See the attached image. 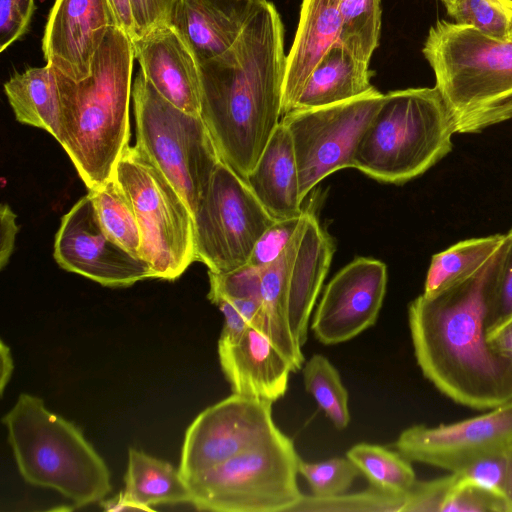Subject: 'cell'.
Masks as SVG:
<instances>
[{
	"label": "cell",
	"instance_id": "cell-1",
	"mask_svg": "<svg viewBox=\"0 0 512 512\" xmlns=\"http://www.w3.org/2000/svg\"><path fill=\"white\" fill-rule=\"evenodd\" d=\"M286 58L278 10L268 0H249L234 45L200 63V117L221 160L243 179L281 121Z\"/></svg>",
	"mask_w": 512,
	"mask_h": 512
},
{
	"label": "cell",
	"instance_id": "cell-2",
	"mask_svg": "<svg viewBox=\"0 0 512 512\" xmlns=\"http://www.w3.org/2000/svg\"><path fill=\"white\" fill-rule=\"evenodd\" d=\"M495 260L438 295H419L408 307L424 377L455 403L475 410L512 401V358L493 351L486 337L485 285Z\"/></svg>",
	"mask_w": 512,
	"mask_h": 512
},
{
	"label": "cell",
	"instance_id": "cell-3",
	"mask_svg": "<svg viewBox=\"0 0 512 512\" xmlns=\"http://www.w3.org/2000/svg\"><path fill=\"white\" fill-rule=\"evenodd\" d=\"M135 52L117 25L109 28L91 73L75 81L57 69L61 128L57 141L91 190L112 177L129 145V103Z\"/></svg>",
	"mask_w": 512,
	"mask_h": 512
},
{
	"label": "cell",
	"instance_id": "cell-4",
	"mask_svg": "<svg viewBox=\"0 0 512 512\" xmlns=\"http://www.w3.org/2000/svg\"><path fill=\"white\" fill-rule=\"evenodd\" d=\"M422 52L456 133H477L512 119V40L440 20Z\"/></svg>",
	"mask_w": 512,
	"mask_h": 512
},
{
	"label": "cell",
	"instance_id": "cell-5",
	"mask_svg": "<svg viewBox=\"0 0 512 512\" xmlns=\"http://www.w3.org/2000/svg\"><path fill=\"white\" fill-rule=\"evenodd\" d=\"M2 422L28 483L53 489L76 507L100 501L110 492L104 460L73 423L49 411L42 399L20 394Z\"/></svg>",
	"mask_w": 512,
	"mask_h": 512
},
{
	"label": "cell",
	"instance_id": "cell-6",
	"mask_svg": "<svg viewBox=\"0 0 512 512\" xmlns=\"http://www.w3.org/2000/svg\"><path fill=\"white\" fill-rule=\"evenodd\" d=\"M454 133L436 87L390 91L362 134L352 167L379 182L402 184L448 154Z\"/></svg>",
	"mask_w": 512,
	"mask_h": 512
},
{
	"label": "cell",
	"instance_id": "cell-7",
	"mask_svg": "<svg viewBox=\"0 0 512 512\" xmlns=\"http://www.w3.org/2000/svg\"><path fill=\"white\" fill-rule=\"evenodd\" d=\"M333 253L332 240L316 216L303 211L286 248L261 269L262 333L287 357L294 371L303 367L301 348Z\"/></svg>",
	"mask_w": 512,
	"mask_h": 512
},
{
	"label": "cell",
	"instance_id": "cell-8",
	"mask_svg": "<svg viewBox=\"0 0 512 512\" xmlns=\"http://www.w3.org/2000/svg\"><path fill=\"white\" fill-rule=\"evenodd\" d=\"M293 441L282 432L186 479L198 510L290 512L302 497Z\"/></svg>",
	"mask_w": 512,
	"mask_h": 512
},
{
	"label": "cell",
	"instance_id": "cell-9",
	"mask_svg": "<svg viewBox=\"0 0 512 512\" xmlns=\"http://www.w3.org/2000/svg\"><path fill=\"white\" fill-rule=\"evenodd\" d=\"M132 99L141 150L163 172L192 214L205 197L221 160L202 118L163 98L140 70Z\"/></svg>",
	"mask_w": 512,
	"mask_h": 512
},
{
	"label": "cell",
	"instance_id": "cell-10",
	"mask_svg": "<svg viewBox=\"0 0 512 512\" xmlns=\"http://www.w3.org/2000/svg\"><path fill=\"white\" fill-rule=\"evenodd\" d=\"M113 177L135 211L140 257L154 278L175 280L195 261L194 219L186 201L139 146H127Z\"/></svg>",
	"mask_w": 512,
	"mask_h": 512
},
{
	"label": "cell",
	"instance_id": "cell-11",
	"mask_svg": "<svg viewBox=\"0 0 512 512\" xmlns=\"http://www.w3.org/2000/svg\"><path fill=\"white\" fill-rule=\"evenodd\" d=\"M193 219L195 261L218 274L247 264L257 240L276 220L223 161Z\"/></svg>",
	"mask_w": 512,
	"mask_h": 512
},
{
	"label": "cell",
	"instance_id": "cell-12",
	"mask_svg": "<svg viewBox=\"0 0 512 512\" xmlns=\"http://www.w3.org/2000/svg\"><path fill=\"white\" fill-rule=\"evenodd\" d=\"M384 96L374 88L343 102L293 109L282 116L294 147L302 200L328 175L352 167L359 140Z\"/></svg>",
	"mask_w": 512,
	"mask_h": 512
},
{
	"label": "cell",
	"instance_id": "cell-13",
	"mask_svg": "<svg viewBox=\"0 0 512 512\" xmlns=\"http://www.w3.org/2000/svg\"><path fill=\"white\" fill-rule=\"evenodd\" d=\"M271 402L233 393L203 410L188 427L179 471L186 480L281 432Z\"/></svg>",
	"mask_w": 512,
	"mask_h": 512
},
{
	"label": "cell",
	"instance_id": "cell-14",
	"mask_svg": "<svg viewBox=\"0 0 512 512\" xmlns=\"http://www.w3.org/2000/svg\"><path fill=\"white\" fill-rule=\"evenodd\" d=\"M53 255L63 269L103 286L126 287L154 278L144 259L129 252L106 232L89 193L62 217Z\"/></svg>",
	"mask_w": 512,
	"mask_h": 512
},
{
	"label": "cell",
	"instance_id": "cell-15",
	"mask_svg": "<svg viewBox=\"0 0 512 512\" xmlns=\"http://www.w3.org/2000/svg\"><path fill=\"white\" fill-rule=\"evenodd\" d=\"M512 444V401L450 424L413 425L394 447L410 462L458 472Z\"/></svg>",
	"mask_w": 512,
	"mask_h": 512
},
{
	"label": "cell",
	"instance_id": "cell-16",
	"mask_svg": "<svg viewBox=\"0 0 512 512\" xmlns=\"http://www.w3.org/2000/svg\"><path fill=\"white\" fill-rule=\"evenodd\" d=\"M387 267L380 260L357 257L326 285L311 329L319 342H346L373 326L386 293Z\"/></svg>",
	"mask_w": 512,
	"mask_h": 512
},
{
	"label": "cell",
	"instance_id": "cell-17",
	"mask_svg": "<svg viewBox=\"0 0 512 512\" xmlns=\"http://www.w3.org/2000/svg\"><path fill=\"white\" fill-rule=\"evenodd\" d=\"M113 25L109 0H55L42 41L45 61L75 81L88 77Z\"/></svg>",
	"mask_w": 512,
	"mask_h": 512
},
{
	"label": "cell",
	"instance_id": "cell-18",
	"mask_svg": "<svg viewBox=\"0 0 512 512\" xmlns=\"http://www.w3.org/2000/svg\"><path fill=\"white\" fill-rule=\"evenodd\" d=\"M132 42L140 70L156 91L179 109L200 116L201 64L178 29L160 24Z\"/></svg>",
	"mask_w": 512,
	"mask_h": 512
},
{
	"label": "cell",
	"instance_id": "cell-19",
	"mask_svg": "<svg viewBox=\"0 0 512 512\" xmlns=\"http://www.w3.org/2000/svg\"><path fill=\"white\" fill-rule=\"evenodd\" d=\"M218 356L233 393L271 403L285 395L294 372L287 357L254 327L233 343L218 342Z\"/></svg>",
	"mask_w": 512,
	"mask_h": 512
},
{
	"label": "cell",
	"instance_id": "cell-20",
	"mask_svg": "<svg viewBox=\"0 0 512 512\" xmlns=\"http://www.w3.org/2000/svg\"><path fill=\"white\" fill-rule=\"evenodd\" d=\"M341 0H302L293 44L287 54L282 116L296 105L312 71L338 42Z\"/></svg>",
	"mask_w": 512,
	"mask_h": 512
},
{
	"label": "cell",
	"instance_id": "cell-21",
	"mask_svg": "<svg viewBox=\"0 0 512 512\" xmlns=\"http://www.w3.org/2000/svg\"><path fill=\"white\" fill-rule=\"evenodd\" d=\"M244 180L274 219L297 217L303 213L294 147L282 121Z\"/></svg>",
	"mask_w": 512,
	"mask_h": 512
},
{
	"label": "cell",
	"instance_id": "cell-22",
	"mask_svg": "<svg viewBox=\"0 0 512 512\" xmlns=\"http://www.w3.org/2000/svg\"><path fill=\"white\" fill-rule=\"evenodd\" d=\"M248 2L225 10L210 0H176L170 24L186 38L200 63L226 53L238 39Z\"/></svg>",
	"mask_w": 512,
	"mask_h": 512
},
{
	"label": "cell",
	"instance_id": "cell-23",
	"mask_svg": "<svg viewBox=\"0 0 512 512\" xmlns=\"http://www.w3.org/2000/svg\"><path fill=\"white\" fill-rule=\"evenodd\" d=\"M369 64L335 43L312 71L293 109L331 105L369 92L375 88Z\"/></svg>",
	"mask_w": 512,
	"mask_h": 512
},
{
	"label": "cell",
	"instance_id": "cell-24",
	"mask_svg": "<svg viewBox=\"0 0 512 512\" xmlns=\"http://www.w3.org/2000/svg\"><path fill=\"white\" fill-rule=\"evenodd\" d=\"M4 91L17 121L59 138L61 94L56 67L47 63L15 73L4 84Z\"/></svg>",
	"mask_w": 512,
	"mask_h": 512
},
{
	"label": "cell",
	"instance_id": "cell-25",
	"mask_svg": "<svg viewBox=\"0 0 512 512\" xmlns=\"http://www.w3.org/2000/svg\"><path fill=\"white\" fill-rule=\"evenodd\" d=\"M505 234L458 242L432 256L423 295L433 297L477 275L500 253Z\"/></svg>",
	"mask_w": 512,
	"mask_h": 512
},
{
	"label": "cell",
	"instance_id": "cell-26",
	"mask_svg": "<svg viewBox=\"0 0 512 512\" xmlns=\"http://www.w3.org/2000/svg\"><path fill=\"white\" fill-rule=\"evenodd\" d=\"M124 481L126 495L149 508L191 500L188 484L179 469L135 448L129 449Z\"/></svg>",
	"mask_w": 512,
	"mask_h": 512
},
{
	"label": "cell",
	"instance_id": "cell-27",
	"mask_svg": "<svg viewBox=\"0 0 512 512\" xmlns=\"http://www.w3.org/2000/svg\"><path fill=\"white\" fill-rule=\"evenodd\" d=\"M371 486L405 494L414 485L416 475L410 461L397 451L383 446L358 443L346 453Z\"/></svg>",
	"mask_w": 512,
	"mask_h": 512
},
{
	"label": "cell",
	"instance_id": "cell-28",
	"mask_svg": "<svg viewBox=\"0 0 512 512\" xmlns=\"http://www.w3.org/2000/svg\"><path fill=\"white\" fill-rule=\"evenodd\" d=\"M99 220L106 232L122 247L139 256L141 233L132 203L113 177L89 190Z\"/></svg>",
	"mask_w": 512,
	"mask_h": 512
},
{
	"label": "cell",
	"instance_id": "cell-29",
	"mask_svg": "<svg viewBox=\"0 0 512 512\" xmlns=\"http://www.w3.org/2000/svg\"><path fill=\"white\" fill-rule=\"evenodd\" d=\"M306 391L339 430L350 423L348 391L334 365L321 354H314L303 367Z\"/></svg>",
	"mask_w": 512,
	"mask_h": 512
},
{
	"label": "cell",
	"instance_id": "cell-30",
	"mask_svg": "<svg viewBox=\"0 0 512 512\" xmlns=\"http://www.w3.org/2000/svg\"><path fill=\"white\" fill-rule=\"evenodd\" d=\"M338 43L358 58L370 62L381 31V0H341Z\"/></svg>",
	"mask_w": 512,
	"mask_h": 512
},
{
	"label": "cell",
	"instance_id": "cell-31",
	"mask_svg": "<svg viewBox=\"0 0 512 512\" xmlns=\"http://www.w3.org/2000/svg\"><path fill=\"white\" fill-rule=\"evenodd\" d=\"M405 496L370 485L351 494L302 495L290 512H402Z\"/></svg>",
	"mask_w": 512,
	"mask_h": 512
},
{
	"label": "cell",
	"instance_id": "cell-32",
	"mask_svg": "<svg viewBox=\"0 0 512 512\" xmlns=\"http://www.w3.org/2000/svg\"><path fill=\"white\" fill-rule=\"evenodd\" d=\"M486 331L512 314V228L485 285Z\"/></svg>",
	"mask_w": 512,
	"mask_h": 512
},
{
	"label": "cell",
	"instance_id": "cell-33",
	"mask_svg": "<svg viewBox=\"0 0 512 512\" xmlns=\"http://www.w3.org/2000/svg\"><path fill=\"white\" fill-rule=\"evenodd\" d=\"M455 473L461 482L481 485L496 494L512 512V444Z\"/></svg>",
	"mask_w": 512,
	"mask_h": 512
},
{
	"label": "cell",
	"instance_id": "cell-34",
	"mask_svg": "<svg viewBox=\"0 0 512 512\" xmlns=\"http://www.w3.org/2000/svg\"><path fill=\"white\" fill-rule=\"evenodd\" d=\"M447 12L457 24L493 38L509 40L512 14L495 0H455Z\"/></svg>",
	"mask_w": 512,
	"mask_h": 512
},
{
	"label": "cell",
	"instance_id": "cell-35",
	"mask_svg": "<svg viewBox=\"0 0 512 512\" xmlns=\"http://www.w3.org/2000/svg\"><path fill=\"white\" fill-rule=\"evenodd\" d=\"M298 472L316 496L345 493L360 474L347 457H334L321 462H307L300 458Z\"/></svg>",
	"mask_w": 512,
	"mask_h": 512
},
{
	"label": "cell",
	"instance_id": "cell-36",
	"mask_svg": "<svg viewBox=\"0 0 512 512\" xmlns=\"http://www.w3.org/2000/svg\"><path fill=\"white\" fill-rule=\"evenodd\" d=\"M210 290L208 299L216 298L226 300L261 299V270L245 264L226 273H213L208 271Z\"/></svg>",
	"mask_w": 512,
	"mask_h": 512
},
{
	"label": "cell",
	"instance_id": "cell-37",
	"mask_svg": "<svg viewBox=\"0 0 512 512\" xmlns=\"http://www.w3.org/2000/svg\"><path fill=\"white\" fill-rule=\"evenodd\" d=\"M302 214L275 220L257 240L248 264L261 270L274 262L293 237Z\"/></svg>",
	"mask_w": 512,
	"mask_h": 512
},
{
	"label": "cell",
	"instance_id": "cell-38",
	"mask_svg": "<svg viewBox=\"0 0 512 512\" xmlns=\"http://www.w3.org/2000/svg\"><path fill=\"white\" fill-rule=\"evenodd\" d=\"M442 511L506 512V508L502 500L489 489L475 483L461 482L455 475L454 488Z\"/></svg>",
	"mask_w": 512,
	"mask_h": 512
},
{
	"label": "cell",
	"instance_id": "cell-39",
	"mask_svg": "<svg viewBox=\"0 0 512 512\" xmlns=\"http://www.w3.org/2000/svg\"><path fill=\"white\" fill-rule=\"evenodd\" d=\"M455 485V475L416 481L406 493L402 512L442 511Z\"/></svg>",
	"mask_w": 512,
	"mask_h": 512
},
{
	"label": "cell",
	"instance_id": "cell-40",
	"mask_svg": "<svg viewBox=\"0 0 512 512\" xmlns=\"http://www.w3.org/2000/svg\"><path fill=\"white\" fill-rule=\"evenodd\" d=\"M34 9V0H0V51L28 31Z\"/></svg>",
	"mask_w": 512,
	"mask_h": 512
},
{
	"label": "cell",
	"instance_id": "cell-41",
	"mask_svg": "<svg viewBox=\"0 0 512 512\" xmlns=\"http://www.w3.org/2000/svg\"><path fill=\"white\" fill-rule=\"evenodd\" d=\"M176 0H131L137 37L151 28L170 22Z\"/></svg>",
	"mask_w": 512,
	"mask_h": 512
},
{
	"label": "cell",
	"instance_id": "cell-42",
	"mask_svg": "<svg viewBox=\"0 0 512 512\" xmlns=\"http://www.w3.org/2000/svg\"><path fill=\"white\" fill-rule=\"evenodd\" d=\"M211 302L220 309L224 316V325L218 341L219 343H233L251 327L246 318L228 300L216 298Z\"/></svg>",
	"mask_w": 512,
	"mask_h": 512
},
{
	"label": "cell",
	"instance_id": "cell-43",
	"mask_svg": "<svg viewBox=\"0 0 512 512\" xmlns=\"http://www.w3.org/2000/svg\"><path fill=\"white\" fill-rule=\"evenodd\" d=\"M18 226L16 215L9 205L2 204L0 208V267L8 263L15 246Z\"/></svg>",
	"mask_w": 512,
	"mask_h": 512
},
{
	"label": "cell",
	"instance_id": "cell-44",
	"mask_svg": "<svg viewBox=\"0 0 512 512\" xmlns=\"http://www.w3.org/2000/svg\"><path fill=\"white\" fill-rule=\"evenodd\" d=\"M489 346L497 354L512 358V314L486 331Z\"/></svg>",
	"mask_w": 512,
	"mask_h": 512
},
{
	"label": "cell",
	"instance_id": "cell-45",
	"mask_svg": "<svg viewBox=\"0 0 512 512\" xmlns=\"http://www.w3.org/2000/svg\"><path fill=\"white\" fill-rule=\"evenodd\" d=\"M116 25L119 26L132 40L137 37L131 0H109Z\"/></svg>",
	"mask_w": 512,
	"mask_h": 512
},
{
	"label": "cell",
	"instance_id": "cell-46",
	"mask_svg": "<svg viewBox=\"0 0 512 512\" xmlns=\"http://www.w3.org/2000/svg\"><path fill=\"white\" fill-rule=\"evenodd\" d=\"M100 506L105 511H154L153 508L146 507L126 495L124 491L116 496L100 501Z\"/></svg>",
	"mask_w": 512,
	"mask_h": 512
},
{
	"label": "cell",
	"instance_id": "cell-47",
	"mask_svg": "<svg viewBox=\"0 0 512 512\" xmlns=\"http://www.w3.org/2000/svg\"><path fill=\"white\" fill-rule=\"evenodd\" d=\"M0 358H1V371H0V393L3 395L4 390L14 369L13 358L11 355L10 348L1 341L0 343Z\"/></svg>",
	"mask_w": 512,
	"mask_h": 512
},
{
	"label": "cell",
	"instance_id": "cell-48",
	"mask_svg": "<svg viewBox=\"0 0 512 512\" xmlns=\"http://www.w3.org/2000/svg\"><path fill=\"white\" fill-rule=\"evenodd\" d=\"M210 1L225 10H234V9L240 8L248 2L247 1L246 3L238 4L234 0H210Z\"/></svg>",
	"mask_w": 512,
	"mask_h": 512
},
{
	"label": "cell",
	"instance_id": "cell-49",
	"mask_svg": "<svg viewBox=\"0 0 512 512\" xmlns=\"http://www.w3.org/2000/svg\"><path fill=\"white\" fill-rule=\"evenodd\" d=\"M510 14H512V0H495Z\"/></svg>",
	"mask_w": 512,
	"mask_h": 512
},
{
	"label": "cell",
	"instance_id": "cell-50",
	"mask_svg": "<svg viewBox=\"0 0 512 512\" xmlns=\"http://www.w3.org/2000/svg\"><path fill=\"white\" fill-rule=\"evenodd\" d=\"M441 1L445 4L446 8H449L454 3L455 0H441Z\"/></svg>",
	"mask_w": 512,
	"mask_h": 512
},
{
	"label": "cell",
	"instance_id": "cell-51",
	"mask_svg": "<svg viewBox=\"0 0 512 512\" xmlns=\"http://www.w3.org/2000/svg\"><path fill=\"white\" fill-rule=\"evenodd\" d=\"M236 3L238 4H243V3H246L247 1L249 0H234Z\"/></svg>",
	"mask_w": 512,
	"mask_h": 512
},
{
	"label": "cell",
	"instance_id": "cell-52",
	"mask_svg": "<svg viewBox=\"0 0 512 512\" xmlns=\"http://www.w3.org/2000/svg\"><path fill=\"white\" fill-rule=\"evenodd\" d=\"M509 40H512V20H511V29H510Z\"/></svg>",
	"mask_w": 512,
	"mask_h": 512
}]
</instances>
